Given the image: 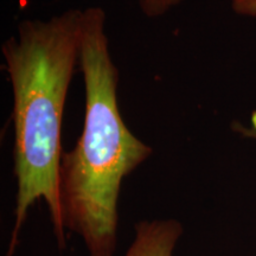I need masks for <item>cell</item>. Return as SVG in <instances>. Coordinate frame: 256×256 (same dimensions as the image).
I'll list each match as a JSON object with an SVG mask.
<instances>
[{"instance_id":"obj_1","label":"cell","mask_w":256,"mask_h":256,"mask_svg":"<svg viewBox=\"0 0 256 256\" xmlns=\"http://www.w3.org/2000/svg\"><path fill=\"white\" fill-rule=\"evenodd\" d=\"M81 10L49 20H25L2 46L14 92V222L6 256H14L28 212L44 200L60 249L66 248L60 200L62 126L66 95L80 57Z\"/></svg>"},{"instance_id":"obj_5","label":"cell","mask_w":256,"mask_h":256,"mask_svg":"<svg viewBox=\"0 0 256 256\" xmlns=\"http://www.w3.org/2000/svg\"><path fill=\"white\" fill-rule=\"evenodd\" d=\"M232 5L238 14L256 17V0H232Z\"/></svg>"},{"instance_id":"obj_2","label":"cell","mask_w":256,"mask_h":256,"mask_svg":"<svg viewBox=\"0 0 256 256\" xmlns=\"http://www.w3.org/2000/svg\"><path fill=\"white\" fill-rule=\"evenodd\" d=\"M104 22L98 6L83 10L78 63L86 87L84 124L75 147L63 152L60 168L63 226L83 240L88 256H114L122 180L152 154V147L138 139L121 116L119 72Z\"/></svg>"},{"instance_id":"obj_3","label":"cell","mask_w":256,"mask_h":256,"mask_svg":"<svg viewBox=\"0 0 256 256\" xmlns=\"http://www.w3.org/2000/svg\"><path fill=\"white\" fill-rule=\"evenodd\" d=\"M183 232L177 220H142L134 226V238L124 256H174Z\"/></svg>"},{"instance_id":"obj_4","label":"cell","mask_w":256,"mask_h":256,"mask_svg":"<svg viewBox=\"0 0 256 256\" xmlns=\"http://www.w3.org/2000/svg\"><path fill=\"white\" fill-rule=\"evenodd\" d=\"M183 0H140V8L147 17H160Z\"/></svg>"},{"instance_id":"obj_6","label":"cell","mask_w":256,"mask_h":256,"mask_svg":"<svg viewBox=\"0 0 256 256\" xmlns=\"http://www.w3.org/2000/svg\"><path fill=\"white\" fill-rule=\"evenodd\" d=\"M238 130H241V133L246 134V136L255 138V139H256V130H255V128H252V130H250V128H242V127H240Z\"/></svg>"}]
</instances>
